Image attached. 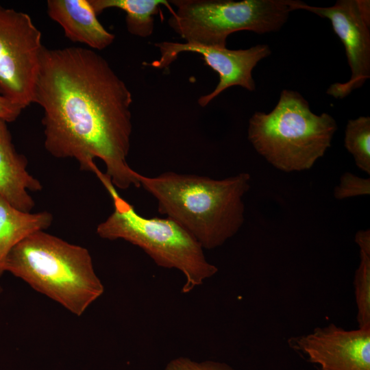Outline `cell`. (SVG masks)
I'll return each instance as SVG.
<instances>
[{"label": "cell", "instance_id": "1", "mask_svg": "<svg viewBox=\"0 0 370 370\" xmlns=\"http://www.w3.org/2000/svg\"><path fill=\"white\" fill-rule=\"evenodd\" d=\"M132 95L107 60L83 47L44 48L34 103L43 110L44 145L92 171L99 158L113 185L139 187L128 164Z\"/></svg>", "mask_w": 370, "mask_h": 370}, {"label": "cell", "instance_id": "2", "mask_svg": "<svg viewBox=\"0 0 370 370\" xmlns=\"http://www.w3.org/2000/svg\"><path fill=\"white\" fill-rule=\"evenodd\" d=\"M137 178L156 199L159 212L181 225L203 249L221 246L244 223L243 197L251 180L247 173L221 180L171 171L156 177L138 173Z\"/></svg>", "mask_w": 370, "mask_h": 370}, {"label": "cell", "instance_id": "3", "mask_svg": "<svg viewBox=\"0 0 370 370\" xmlns=\"http://www.w3.org/2000/svg\"><path fill=\"white\" fill-rule=\"evenodd\" d=\"M5 271L78 317L104 292L89 251L45 231L13 247Z\"/></svg>", "mask_w": 370, "mask_h": 370}, {"label": "cell", "instance_id": "4", "mask_svg": "<svg viewBox=\"0 0 370 370\" xmlns=\"http://www.w3.org/2000/svg\"><path fill=\"white\" fill-rule=\"evenodd\" d=\"M92 172L110 194L114 206L110 215L97 227L99 237L126 241L141 248L157 265L180 271L186 279L183 293L190 292L217 273L218 268L206 260L203 247L181 225L168 217L140 215L119 195L106 173L97 165Z\"/></svg>", "mask_w": 370, "mask_h": 370}, {"label": "cell", "instance_id": "5", "mask_svg": "<svg viewBox=\"0 0 370 370\" xmlns=\"http://www.w3.org/2000/svg\"><path fill=\"white\" fill-rule=\"evenodd\" d=\"M337 130L329 114L312 112L298 92L283 90L269 113L256 112L248 126V140L275 169L284 172L308 170L331 146Z\"/></svg>", "mask_w": 370, "mask_h": 370}, {"label": "cell", "instance_id": "6", "mask_svg": "<svg viewBox=\"0 0 370 370\" xmlns=\"http://www.w3.org/2000/svg\"><path fill=\"white\" fill-rule=\"evenodd\" d=\"M293 0H173L169 25L186 42L225 48L238 31L259 34L279 31L293 11Z\"/></svg>", "mask_w": 370, "mask_h": 370}, {"label": "cell", "instance_id": "7", "mask_svg": "<svg viewBox=\"0 0 370 370\" xmlns=\"http://www.w3.org/2000/svg\"><path fill=\"white\" fill-rule=\"evenodd\" d=\"M44 48L29 14L0 5V95L22 109L34 103Z\"/></svg>", "mask_w": 370, "mask_h": 370}, {"label": "cell", "instance_id": "8", "mask_svg": "<svg viewBox=\"0 0 370 370\" xmlns=\"http://www.w3.org/2000/svg\"><path fill=\"white\" fill-rule=\"evenodd\" d=\"M294 10H303L328 18L334 32L343 42L351 70V77L345 83H334L327 94L343 99L363 86L370 77V24L361 16L356 0H338L329 7L308 5L293 0Z\"/></svg>", "mask_w": 370, "mask_h": 370}, {"label": "cell", "instance_id": "9", "mask_svg": "<svg viewBox=\"0 0 370 370\" xmlns=\"http://www.w3.org/2000/svg\"><path fill=\"white\" fill-rule=\"evenodd\" d=\"M155 46L159 49L160 57L159 60L148 64L153 67L166 68L180 53L193 52L200 54L206 64L219 74V82L214 90L199 98L198 103L201 107L206 106L231 86H238L249 91L255 90L252 71L261 60L271 53L269 46L264 44L237 50L170 41L160 42Z\"/></svg>", "mask_w": 370, "mask_h": 370}, {"label": "cell", "instance_id": "10", "mask_svg": "<svg viewBox=\"0 0 370 370\" xmlns=\"http://www.w3.org/2000/svg\"><path fill=\"white\" fill-rule=\"evenodd\" d=\"M290 345L321 370H370V328L347 330L330 323Z\"/></svg>", "mask_w": 370, "mask_h": 370}, {"label": "cell", "instance_id": "11", "mask_svg": "<svg viewBox=\"0 0 370 370\" xmlns=\"http://www.w3.org/2000/svg\"><path fill=\"white\" fill-rule=\"evenodd\" d=\"M8 123L0 119V196L14 208L31 212L35 204L29 191L42 186L27 170V160L16 151Z\"/></svg>", "mask_w": 370, "mask_h": 370}, {"label": "cell", "instance_id": "12", "mask_svg": "<svg viewBox=\"0 0 370 370\" xmlns=\"http://www.w3.org/2000/svg\"><path fill=\"white\" fill-rule=\"evenodd\" d=\"M47 8L49 17L72 42L101 50L114 40V34L99 21L89 0H48Z\"/></svg>", "mask_w": 370, "mask_h": 370}, {"label": "cell", "instance_id": "13", "mask_svg": "<svg viewBox=\"0 0 370 370\" xmlns=\"http://www.w3.org/2000/svg\"><path fill=\"white\" fill-rule=\"evenodd\" d=\"M52 221L49 212H24L0 196V277L5 272L6 259L13 247L30 234L45 231Z\"/></svg>", "mask_w": 370, "mask_h": 370}, {"label": "cell", "instance_id": "14", "mask_svg": "<svg viewBox=\"0 0 370 370\" xmlns=\"http://www.w3.org/2000/svg\"><path fill=\"white\" fill-rule=\"evenodd\" d=\"M98 15L109 8H117L126 14L127 31L132 35L147 38L154 29V16L158 13L160 5H164L173 12L169 1L164 0H89Z\"/></svg>", "mask_w": 370, "mask_h": 370}, {"label": "cell", "instance_id": "15", "mask_svg": "<svg viewBox=\"0 0 370 370\" xmlns=\"http://www.w3.org/2000/svg\"><path fill=\"white\" fill-rule=\"evenodd\" d=\"M355 241L360 249V263L354 280L357 308L356 319L360 328H370V230H359Z\"/></svg>", "mask_w": 370, "mask_h": 370}, {"label": "cell", "instance_id": "16", "mask_svg": "<svg viewBox=\"0 0 370 370\" xmlns=\"http://www.w3.org/2000/svg\"><path fill=\"white\" fill-rule=\"evenodd\" d=\"M344 145L356 166L370 174V117L349 119L345 130Z\"/></svg>", "mask_w": 370, "mask_h": 370}, {"label": "cell", "instance_id": "17", "mask_svg": "<svg viewBox=\"0 0 370 370\" xmlns=\"http://www.w3.org/2000/svg\"><path fill=\"white\" fill-rule=\"evenodd\" d=\"M370 194V179L358 177L352 173L345 172L334 189V197L342 200L354 197Z\"/></svg>", "mask_w": 370, "mask_h": 370}, {"label": "cell", "instance_id": "18", "mask_svg": "<svg viewBox=\"0 0 370 370\" xmlns=\"http://www.w3.org/2000/svg\"><path fill=\"white\" fill-rule=\"evenodd\" d=\"M164 370H235L228 364L214 360L195 361L180 356L168 362Z\"/></svg>", "mask_w": 370, "mask_h": 370}, {"label": "cell", "instance_id": "19", "mask_svg": "<svg viewBox=\"0 0 370 370\" xmlns=\"http://www.w3.org/2000/svg\"><path fill=\"white\" fill-rule=\"evenodd\" d=\"M23 110L0 95V119L8 123L12 122L19 116Z\"/></svg>", "mask_w": 370, "mask_h": 370}, {"label": "cell", "instance_id": "20", "mask_svg": "<svg viewBox=\"0 0 370 370\" xmlns=\"http://www.w3.org/2000/svg\"><path fill=\"white\" fill-rule=\"evenodd\" d=\"M356 4L362 18L370 24V1L369 0H356Z\"/></svg>", "mask_w": 370, "mask_h": 370}, {"label": "cell", "instance_id": "21", "mask_svg": "<svg viewBox=\"0 0 370 370\" xmlns=\"http://www.w3.org/2000/svg\"><path fill=\"white\" fill-rule=\"evenodd\" d=\"M1 291H2V288H1V287L0 286V293H1Z\"/></svg>", "mask_w": 370, "mask_h": 370}]
</instances>
